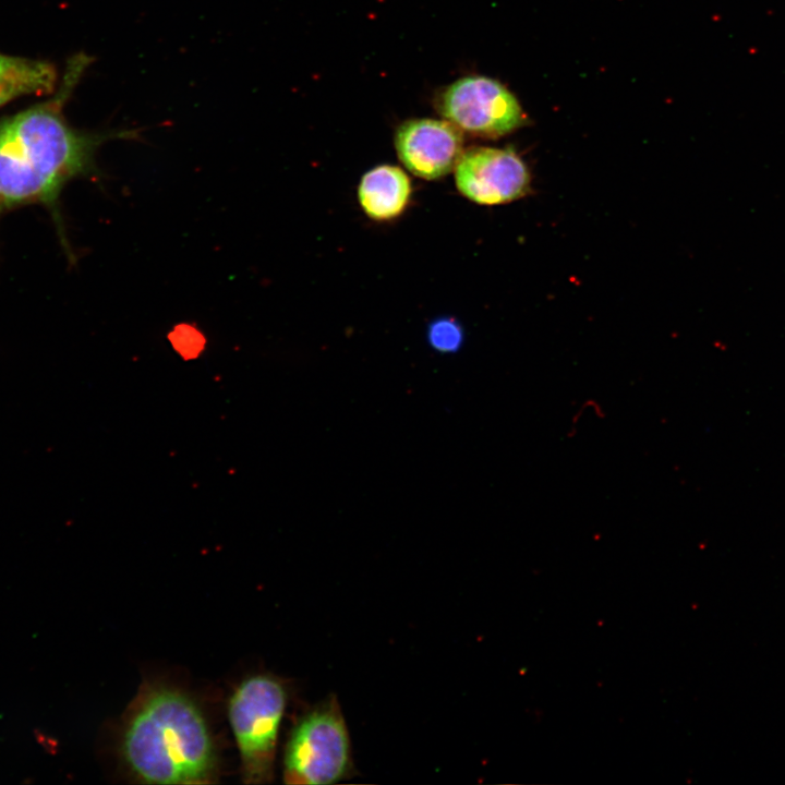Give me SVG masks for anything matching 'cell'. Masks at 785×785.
<instances>
[{
    "instance_id": "obj_2",
    "label": "cell",
    "mask_w": 785,
    "mask_h": 785,
    "mask_svg": "<svg viewBox=\"0 0 785 785\" xmlns=\"http://www.w3.org/2000/svg\"><path fill=\"white\" fill-rule=\"evenodd\" d=\"M122 754L133 775L148 784L208 783L217 769L201 709L166 686L148 687L136 700L123 730Z\"/></svg>"
},
{
    "instance_id": "obj_4",
    "label": "cell",
    "mask_w": 785,
    "mask_h": 785,
    "mask_svg": "<svg viewBox=\"0 0 785 785\" xmlns=\"http://www.w3.org/2000/svg\"><path fill=\"white\" fill-rule=\"evenodd\" d=\"M353 771L351 742L335 697L305 713L289 736L283 778L289 784H334Z\"/></svg>"
},
{
    "instance_id": "obj_11",
    "label": "cell",
    "mask_w": 785,
    "mask_h": 785,
    "mask_svg": "<svg viewBox=\"0 0 785 785\" xmlns=\"http://www.w3.org/2000/svg\"><path fill=\"white\" fill-rule=\"evenodd\" d=\"M32 59L0 55V77L24 70Z\"/></svg>"
},
{
    "instance_id": "obj_1",
    "label": "cell",
    "mask_w": 785,
    "mask_h": 785,
    "mask_svg": "<svg viewBox=\"0 0 785 785\" xmlns=\"http://www.w3.org/2000/svg\"><path fill=\"white\" fill-rule=\"evenodd\" d=\"M89 63L86 55L74 56L53 98L0 121V215L45 205L52 210L67 252L58 207L63 188L81 177H100L96 153L104 143L138 138V130L87 132L67 121L64 104Z\"/></svg>"
},
{
    "instance_id": "obj_6",
    "label": "cell",
    "mask_w": 785,
    "mask_h": 785,
    "mask_svg": "<svg viewBox=\"0 0 785 785\" xmlns=\"http://www.w3.org/2000/svg\"><path fill=\"white\" fill-rule=\"evenodd\" d=\"M456 185L468 200L481 205L505 204L530 191V172L512 149L471 147L455 168Z\"/></svg>"
},
{
    "instance_id": "obj_7",
    "label": "cell",
    "mask_w": 785,
    "mask_h": 785,
    "mask_svg": "<svg viewBox=\"0 0 785 785\" xmlns=\"http://www.w3.org/2000/svg\"><path fill=\"white\" fill-rule=\"evenodd\" d=\"M460 131L447 120H408L395 134L398 157L414 176L439 179L456 168L463 153Z\"/></svg>"
},
{
    "instance_id": "obj_5",
    "label": "cell",
    "mask_w": 785,
    "mask_h": 785,
    "mask_svg": "<svg viewBox=\"0 0 785 785\" xmlns=\"http://www.w3.org/2000/svg\"><path fill=\"white\" fill-rule=\"evenodd\" d=\"M438 108L459 130L483 137L505 135L524 123L516 97L499 82L480 75L466 76L449 85Z\"/></svg>"
},
{
    "instance_id": "obj_10",
    "label": "cell",
    "mask_w": 785,
    "mask_h": 785,
    "mask_svg": "<svg viewBox=\"0 0 785 785\" xmlns=\"http://www.w3.org/2000/svg\"><path fill=\"white\" fill-rule=\"evenodd\" d=\"M428 340L438 351L451 352L462 342V328L454 318H439L428 327Z\"/></svg>"
},
{
    "instance_id": "obj_3",
    "label": "cell",
    "mask_w": 785,
    "mask_h": 785,
    "mask_svg": "<svg viewBox=\"0 0 785 785\" xmlns=\"http://www.w3.org/2000/svg\"><path fill=\"white\" fill-rule=\"evenodd\" d=\"M286 703L287 691L282 683L264 674L243 680L230 697L228 717L240 752L245 783L271 781Z\"/></svg>"
},
{
    "instance_id": "obj_8",
    "label": "cell",
    "mask_w": 785,
    "mask_h": 785,
    "mask_svg": "<svg viewBox=\"0 0 785 785\" xmlns=\"http://www.w3.org/2000/svg\"><path fill=\"white\" fill-rule=\"evenodd\" d=\"M411 192V181L401 168L381 165L362 177L358 197L366 216L383 221L394 219L404 212Z\"/></svg>"
},
{
    "instance_id": "obj_9",
    "label": "cell",
    "mask_w": 785,
    "mask_h": 785,
    "mask_svg": "<svg viewBox=\"0 0 785 785\" xmlns=\"http://www.w3.org/2000/svg\"><path fill=\"white\" fill-rule=\"evenodd\" d=\"M57 81V69L52 63L32 60L24 70L0 77V107L21 96L51 94Z\"/></svg>"
}]
</instances>
